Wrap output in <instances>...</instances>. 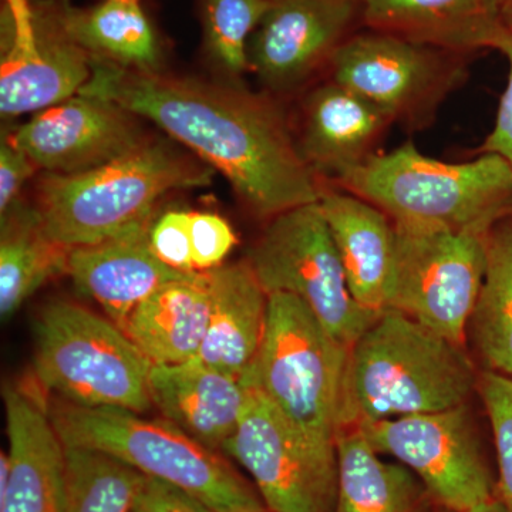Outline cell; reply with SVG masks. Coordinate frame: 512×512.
Listing matches in <instances>:
<instances>
[{"label": "cell", "instance_id": "1", "mask_svg": "<svg viewBox=\"0 0 512 512\" xmlns=\"http://www.w3.org/2000/svg\"><path fill=\"white\" fill-rule=\"evenodd\" d=\"M79 94L113 101L163 128L224 174L256 218L269 221L319 202L320 177L303 158L284 111L268 94L96 59Z\"/></svg>", "mask_w": 512, "mask_h": 512}, {"label": "cell", "instance_id": "2", "mask_svg": "<svg viewBox=\"0 0 512 512\" xmlns=\"http://www.w3.org/2000/svg\"><path fill=\"white\" fill-rule=\"evenodd\" d=\"M480 372L464 345L384 309L349 353L345 430L467 403Z\"/></svg>", "mask_w": 512, "mask_h": 512}, {"label": "cell", "instance_id": "3", "mask_svg": "<svg viewBox=\"0 0 512 512\" xmlns=\"http://www.w3.org/2000/svg\"><path fill=\"white\" fill-rule=\"evenodd\" d=\"M329 184L402 224L488 234L512 218V167L495 154L447 163L424 156L409 140Z\"/></svg>", "mask_w": 512, "mask_h": 512}, {"label": "cell", "instance_id": "4", "mask_svg": "<svg viewBox=\"0 0 512 512\" xmlns=\"http://www.w3.org/2000/svg\"><path fill=\"white\" fill-rule=\"evenodd\" d=\"M210 170L165 143L148 140L127 156L84 173H47L36 208L56 244L84 247L151 217L168 192L207 187Z\"/></svg>", "mask_w": 512, "mask_h": 512}, {"label": "cell", "instance_id": "5", "mask_svg": "<svg viewBox=\"0 0 512 512\" xmlns=\"http://www.w3.org/2000/svg\"><path fill=\"white\" fill-rule=\"evenodd\" d=\"M50 417L66 447L90 448L146 477L197 495L218 512L265 508L254 488L218 451L171 421L116 407H83L49 396Z\"/></svg>", "mask_w": 512, "mask_h": 512}, {"label": "cell", "instance_id": "6", "mask_svg": "<svg viewBox=\"0 0 512 512\" xmlns=\"http://www.w3.org/2000/svg\"><path fill=\"white\" fill-rule=\"evenodd\" d=\"M349 353L305 302L272 293L261 348L242 380L306 434L336 444L346 427Z\"/></svg>", "mask_w": 512, "mask_h": 512}, {"label": "cell", "instance_id": "7", "mask_svg": "<svg viewBox=\"0 0 512 512\" xmlns=\"http://www.w3.org/2000/svg\"><path fill=\"white\" fill-rule=\"evenodd\" d=\"M33 335V377L47 396L140 414L153 407V365L109 318L77 303L53 301L37 316Z\"/></svg>", "mask_w": 512, "mask_h": 512}, {"label": "cell", "instance_id": "8", "mask_svg": "<svg viewBox=\"0 0 512 512\" xmlns=\"http://www.w3.org/2000/svg\"><path fill=\"white\" fill-rule=\"evenodd\" d=\"M471 56L363 28L343 43L328 72L332 82L375 104L393 124L420 131L466 82Z\"/></svg>", "mask_w": 512, "mask_h": 512}, {"label": "cell", "instance_id": "9", "mask_svg": "<svg viewBox=\"0 0 512 512\" xmlns=\"http://www.w3.org/2000/svg\"><path fill=\"white\" fill-rule=\"evenodd\" d=\"M245 259L268 295L301 299L349 348L379 316L353 298L319 202L269 220Z\"/></svg>", "mask_w": 512, "mask_h": 512}, {"label": "cell", "instance_id": "10", "mask_svg": "<svg viewBox=\"0 0 512 512\" xmlns=\"http://www.w3.org/2000/svg\"><path fill=\"white\" fill-rule=\"evenodd\" d=\"M396 224V269L389 308L458 345L483 286L488 234Z\"/></svg>", "mask_w": 512, "mask_h": 512}, {"label": "cell", "instance_id": "11", "mask_svg": "<svg viewBox=\"0 0 512 512\" xmlns=\"http://www.w3.org/2000/svg\"><path fill=\"white\" fill-rule=\"evenodd\" d=\"M222 453L248 471L269 511L332 512L335 508L336 444L306 434L254 387Z\"/></svg>", "mask_w": 512, "mask_h": 512}, {"label": "cell", "instance_id": "12", "mask_svg": "<svg viewBox=\"0 0 512 512\" xmlns=\"http://www.w3.org/2000/svg\"><path fill=\"white\" fill-rule=\"evenodd\" d=\"M353 427L380 456H392L412 470L439 507L468 512L497 497V483L467 403Z\"/></svg>", "mask_w": 512, "mask_h": 512}, {"label": "cell", "instance_id": "13", "mask_svg": "<svg viewBox=\"0 0 512 512\" xmlns=\"http://www.w3.org/2000/svg\"><path fill=\"white\" fill-rule=\"evenodd\" d=\"M360 29L356 0H272L249 40V69L269 92H293Z\"/></svg>", "mask_w": 512, "mask_h": 512}, {"label": "cell", "instance_id": "14", "mask_svg": "<svg viewBox=\"0 0 512 512\" xmlns=\"http://www.w3.org/2000/svg\"><path fill=\"white\" fill-rule=\"evenodd\" d=\"M136 117L113 101L77 94L39 111L8 138L46 173L79 174L146 144Z\"/></svg>", "mask_w": 512, "mask_h": 512}, {"label": "cell", "instance_id": "15", "mask_svg": "<svg viewBox=\"0 0 512 512\" xmlns=\"http://www.w3.org/2000/svg\"><path fill=\"white\" fill-rule=\"evenodd\" d=\"M9 450L0 456V512H67L66 447L37 384L3 387Z\"/></svg>", "mask_w": 512, "mask_h": 512}, {"label": "cell", "instance_id": "16", "mask_svg": "<svg viewBox=\"0 0 512 512\" xmlns=\"http://www.w3.org/2000/svg\"><path fill=\"white\" fill-rule=\"evenodd\" d=\"M154 215L97 244L70 249L67 274L80 292L99 303L111 322L123 328L131 312L163 286L198 272L170 268L150 244Z\"/></svg>", "mask_w": 512, "mask_h": 512}, {"label": "cell", "instance_id": "17", "mask_svg": "<svg viewBox=\"0 0 512 512\" xmlns=\"http://www.w3.org/2000/svg\"><path fill=\"white\" fill-rule=\"evenodd\" d=\"M392 126L375 104L329 80L306 97L298 144L306 163L330 183L380 153Z\"/></svg>", "mask_w": 512, "mask_h": 512}, {"label": "cell", "instance_id": "18", "mask_svg": "<svg viewBox=\"0 0 512 512\" xmlns=\"http://www.w3.org/2000/svg\"><path fill=\"white\" fill-rule=\"evenodd\" d=\"M148 389L165 420L218 453L237 430L252 392L244 380L198 359L153 365Z\"/></svg>", "mask_w": 512, "mask_h": 512}, {"label": "cell", "instance_id": "19", "mask_svg": "<svg viewBox=\"0 0 512 512\" xmlns=\"http://www.w3.org/2000/svg\"><path fill=\"white\" fill-rule=\"evenodd\" d=\"M319 207L338 248L353 298L372 311L389 308L396 269V224L386 212L335 185H323Z\"/></svg>", "mask_w": 512, "mask_h": 512}, {"label": "cell", "instance_id": "20", "mask_svg": "<svg viewBox=\"0 0 512 512\" xmlns=\"http://www.w3.org/2000/svg\"><path fill=\"white\" fill-rule=\"evenodd\" d=\"M35 10L37 50H2L3 117L39 113L77 96L92 77V57L72 42L43 8Z\"/></svg>", "mask_w": 512, "mask_h": 512}, {"label": "cell", "instance_id": "21", "mask_svg": "<svg viewBox=\"0 0 512 512\" xmlns=\"http://www.w3.org/2000/svg\"><path fill=\"white\" fill-rule=\"evenodd\" d=\"M365 29L424 45L474 53L501 29L500 0H356Z\"/></svg>", "mask_w": 512, "mask_h": 512}, {"label": "cell", "instance_id": "22", "mask_svg": "<svg viewBox=\"0 0 512 512\" xmlns=\"http://www.w3.org/2000/svg\"><path fill=\"white\" fill-rule=\"evenodd\" d=\"M207 275L210 322L195 359L244 379L264 339L269 295L247 259L218 266Z\"/></svg>", "mask_w": 512, "mask_h": 512}, {"label": "cell", "instance_id": "23", "mask_svg": "<svg viewBox=\"0 0 512 512\" xmlns=\"http://www.w3.org/2000/svg\"><path fill=\"white\" fill-rule=\"evenodd\" d=\"M207 272L158 289L131 312L124 333L151 365H178L200 353L210 322Z\"/></svg>", "mask_w": 512, "mask_h": 512}, {"label": "cell", "instance_id": "24", "mask_svg": "<svg viewBox=\"0 0 512 512\" xmlns=\"http://www.w3.org/2000/svg\"><path fill=\"white\" fill-rule=\"evenodd\" d=\"M43 9L92 59L141 72H160V43L138 0H103L84 9L69 0H56Z\"/></svg>", "mask_w": 512, "mask_h": 512}, {"label": "cell", "instance_id": "25", "mask_svg": "<svg viewBox=\"0 0 512 512\" xmlns=\"http://www.w3.org/2000/svg\"><path fill=\"white\" fill-rule=\"evenodd\" d=\"M336 451L338 497L332 512H429L433 500L416 474L383 461L357 427L339 434Z\"/></svg>", "mask_w": 512, "mask_h": 512}, {"label": "cell", "instance_id": "26", "mask_svg": "<svg viewBox=\"0 0 512 512\" xmlns=\"http://www.w3.org/2000/svg\"><path fill=\"white\" fill-rule=\"evenodd\" d=\"M70 249L56 244L43 228L36 205L16 201L2 214L0 234V316L8 320L33 293L67 274Z\"/></svg>", "mask_w": 512, "mask_h": 512}, {"label": "cell", "instance_id": "27", "mask_svg": "<svg viewBox=\"0 0 512 512\" xmlns=\"http://www.w3.org/2000/svg\"><path fill=\"white\" fill-rule=\"evenodd\" d=\"M483 286L467 325L481 370L512 377V218L498 222L485 239Z\"/></svg>", "mask_w": 512, "mask_h": 512}, {"label": "cell", "instance_id": "28", "mask_svg": "<svg viewBox=\"0 0 512 512\" xmlns=\"http://www.w3.org/2000/svg\"><path fill=\"white\" fill-rule=\"evenodd\" d=\"M144 480V474L117 458L66 447L67 512H133Z\"/></svg>", "mask_w": 512, "mask_h": 512}, {"label": "cell", "instance_id": "29", "mask_svg": "<svg viewBox=\"0 0 512 512\" xmlns=\"http://www.w3.org/2000/svg\"><path fill=\"white\" fill-rule=\"evenodd\" d=\"M272 0H202L205 37L212 59L232 76L249 69V40Z\"/></svg>", "mask_w": 512, "mask_h": 512}, {"label": "cell", "instance_id": "30", "mask_svg": "<svg viewBox=\"0 0 512 512\" xmlns=\"http://www.w3.org/2000/svg\"><path fill=\"white\" fill-rule=\"evenodd\" d=\"M477 392L490 420L497 451V497L512 512V377L480 370Z\"/></svg>", "mask_w": 512, "mask_h": 512}, {"label": "cell", "instance_id": "31", "mask_svg": "<svg viewBox=\"0 0 512 512\" xmlns=\"http://www.w3.org/2000/svg\"><path fill=\"white\" fill-rule=\"evenodd\" d=\"M192 262L197 272H207L224 264L237 244L234 229L214 212H191Z\"/></svg>", "mask_w": 512, "mask_h": 512}, {"label": "cell", "instance_id": "32", "mask_svg": "<svg viewBox=\"0 0 512 512\" xmlns=\"http://www.w3.org/2000/svg\"><path fill=\"white\" fill-rule=\"evenodd\" d=\"M190 211L171 210L153 221L150 228V244L154 254L170 268L192 274L190 237Z\"/></svg>", "mask_w": 512, "mask_h": 512}, {"label": "cell", "instance_id": "33", "mask_svg": "<svg viewBox=\"0 0 512 512\" xmlns=\"http://www.w3.org/2000/svg\"><path fill=\"white\" fill-rule=\"evenodd\" d=\"M491 49L503 53L510 70H508L507 87L498 104L493 130L485 138L484 143L474 151V156L495 154L504 158L512 167V35L503 29V26L495 35Z\"/></svg>", "mask_w": 512, "mask_h": 512}, {"label": "cell", "instance_id": "34", "mask_svg": "<svg viewBox=\"0 0 512 512\" xmlns=\"http://www.w3.org/2000/svg\"><path fill=\"white\" fill-rule=\"evenodd\" d=\"M133 512H218L183 488L156 478L146 477L136 500Z\"/></svg>", "mask_w": 512, "mask_h": 512}, {"label": "cell", "instance_id": "35", "mask_svg": "<svg viewBox=\"0 0 512 512\" xmlns=\"http://www.w3.org/2000/svg\"><path fill=\"white\" fill-rule=\"evenodd\" d=\"M37 165L32 158L3 138L0 148V214L19 200L20 191L35 173Z\"/></svg>", "mask_w": 512, "mask_h": 512}, {"label": "cell", "instance_id": "36", "mask_svg": "<svg viewBox=\"0 0 512 512\" xmlns=\"http://www.w3.org/2000/svg\"><path fill=\"white\" fill-rule=\"evenodd\" d=\"M6 9L3 12V36L6 43L3 50L15 49L22 53H35L37 50V35L35 26V10L29 0H5Z\"/></svg>", "mask_w": 512, "mask_h": 512}, {"label": "cell", "instance_id": "37", "mask_svg": "<svg viewBox=\"0 0 512 512\" xmlns=\"http://www.w3.org/2000/svg\"><path fill=\"white\" fill-rule=\"evenodd\" d=\"M500 23L512 35V0H500Z\"/></svg>", "mask_w": 512, "mask_h": 512}, {"label": "cell", "instance_id": "38", "mask_svg": "<svg viewBox=\"0 0 512 512\" xmlns=\"http://www.w3.org/2000/svg\"><path fill=\"white\" fill-rule=\"evenodd\" d=\"M468 512H508L507 508L504 507V504L501 503L500 498L495 497L493 500L488 501V503H484L478 505V507L473 508V510Z\"/></svg>", "mask_w": 512, "mask_h": 512}, {"label": "cell", "instance_id": "39", "mask_svg": "<svg viewBox=\"0 0 512 512\" xmlns=\"http://www.w3.org/2000/svg\"><path fill=\"white\" fill-rule=\"evenodd\" d=\"M225 512H272L268 508H258V510H239V511H225Z\"/></svg>", "mask_w": 512, "mask_h": 512}, {"label": "cell", "instance_id": "40", "mask_svg": "<svg viewBox=\"0 0 512 512\" xmlns=\"http://www.w3.org/2000/svg\"><path fill=\"white\" fill-rule=\"evenodd\" d=\"M436 512H456V511H451V510H447V508L439 507V510H437Z\"/></svg>", "mask_w": 512, "mask_h": 512}, {"label": "cell", "instance_id": "41", "mask_svg": "<svg viewBox=\"0 0 512 512\" xmlns=\"http://www.w3.org/2000/svg\"><path fill=\"white\" fill-rule=\"evenodd\" d=\"M138 2H140V0H138Z\"/></svg>", "mask_w": 512, "mask_h": 512}]
</instances>
